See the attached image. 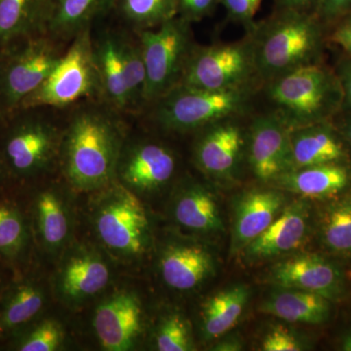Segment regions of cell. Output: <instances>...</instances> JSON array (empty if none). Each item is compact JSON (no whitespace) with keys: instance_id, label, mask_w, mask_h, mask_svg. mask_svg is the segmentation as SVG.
I'll return each mask as SVG.
<instances>
[{"instance_id":"cell-1","label":"cell","mask_w":351,"mask_h":351,"mask_svg":"<svg viewBox=\"0 0 351 351\" xmlns=\"http://www.w3.org/2000/svg\"><path fill=\"white\" fill-rule=\"evenodd\" d=\"M71 113L60 152L64 174L83 191L107 186L125 145L123 114L101 100L78 104Z\"/></svg>"},{"instance_id":"cell-9","label":"cell","mask_w":351,"mask_h":351,"mask_svg":"<svg viewBox=\"0 0 351 351\" xmlns=\"http://www.w3.org/2000/svg\"><path fill=\"white\" fill-rule=\"evenodd\" d=\"M46 108H29L9 132L4 157L15 174L31 176L46 169L61 152L64 128L46 115Z\"/></svg>"},{"instance_id":"cell-2","label":"cell","mask_w":351,"mask_h":351,"mask_svg":"<svg viewBox=\"0 0 351 351\" xmlns=\"http://www.w3.org/2000/svg\"><path fill=\"white\" fill-rule=\"evenodd\" d=\"M253 43L258 80L267 84L290 71L317 63L322 32L314 14L279 9L246 32Z\"/></svg>"},{"instance_id":"cell-5","label":"cell","mask_w":351,"mask_h":351,"mask_svg":"<svg viewBox=\"0 0 351 351\" xmlns=\"http://www.w3.org/2000/svg\"><path fill=\"white\" fill-rule=\"evenodd\" d=\"M253 94L254 88L215 91L179 84L149 108L163 130L188 133L243 115Z\"/></svg>"},{"instance_id":"cell-25","label":"cell","mask_w":351,"mask_h":351,"mask_svg":"<svg viewBox=\"0 0 351 351\" xmlns=\"http://www.w3.org/2000/svg\"><path fill=\"white\" fill-rule=\"evenodd\" d=\"M174 205L176 221L186 230L201 234L223 230L219 207L211 191L198 184L182 189Z\"/></svg>"},{"instance_id":"cell-45","label":"cell","mask_w":351,"mask_h":351,"mask_svg":"<svg viewBox=\"0 0 351 351\" xmlns=\"http://www.w3.org/2000/svg\"><path fill=\"white\" fill-rule=\"evenodd\" d=\"M343 133L346 140L351 145V117L346 120V123L343 124Z\"/></svg>"},{"instance_id":"cell-12","label":"cell","mask_w":351,"mask_h":351,"mask_svg":"<svg viewBox=\"0 0 351 351\" xmlns=\"http://www.w3.org/2000/svg\"><path fill=\"white\" fill-rule=\"evenodd\" d=\"M235 119L200 129L193 158L201 172L218 182L234 181L246 154L247 133Z\"/></svg>"},{"instance_id":"cell-40","label":"cell","mask_w":351,"mask_h":351,"mask_svg":"<svg viewBox=\"0 0 351 351\" xmlns=\"http://www.w3.org/2000/svg\"><path fill=\"white\" fill-rule=\"evenodd\" d=\"M338 76L343 89V107L351 112V60L343 61L341 64Z\"/></svg>"},{"instance_id":"cell-43","label":"cell","mask_w":351,"mask_h":351,"mask_svg":"<svg viewBox=\"0 0 351 351\" xmlns=\"http://www.w3.org/2000/svg\"><path fill=\"white\" fill-rule=\"evenodd\" d=\"M279 9L309 12L311 7H315L317 0H276Z\"/></svg>"},{"instance_id":"cell-7","label":"cell","mask_w":351,"mask_h":351,"mask_svg":"<svg viewBox=\"0 0 351 351\" xmlns=\"http://www.w3.org/2000/svg\"><path fill=\"white\" fill-rule=\"evenodd\" d=\"M191 25L177 16L156 29L135 31L142 44L147 71L145 110L181 83L195 45Z\"/></svg>"},{"instance_id":"cell-20","label":"cell","mask_w":351,"mask_h":351,"mask_svg":"<svg viewBox=\"0 0 351 351\" xmlns=\"http://www.w3.org/2000/svg\"><path fill=\"white\" fill-rule=\"evenodd\" d=\"M94 51L100 80L101 101L122 114L131 113L119 31L108 29L101 32L94 38Z\"/></svg>"},{"instance_id":"cell-22","label":"cell","mask_w":351,"mask_h":351,"mask_svg":"<svg viewBox=\"0 0 351 351\" xmlns=\"http://www.w3.org/2000/svg\"><path fill=\"white\" fill-rule=\"evenodd\" d=\"M295 169L345 162L348 152L326 121L290 130Z\"/></svg>"},{"instance_id":"cell-37","label":"cell","mask_w":351,"mask_h":351,"mask_svg":"<svg viewBox=\"0 0 351 351\" xmlns=\"http://www.w3.org/2000/svg\"><path fill=\"white\" fill-rule=\"evenodd\" d=\"M263 0H219L225 8L228 20L250 32L256 24L255 16Z\"/></svg>"},{"instance_id":"cell-16","label":"cell","mask_w":351,"mask_h":351,"mask_svg":"<svg viewBox=\"0 0 351 351\" xmlns=\"http://www.w3.org/2000/svg\"><path fill=\"white\" fill-rule=\"evenodd\" d=\"M176 167L175 154L169 147L159 143L144 141L123 147L117 174L130 188L151 191L162 188L169 182L174 177Z\"/></svg>"},{"instance_id":"cell-19","label":"cell","mask_w":351,"mask_h":351,"mask_svg":"<svg viewBox=\"0 0 351 351\" xmlns=\"http://www.w3.org/2000/svg\"><path fill=\"white\" fill-rule=\"evenodd\" d=\"M216 263L213 254L202 245H170L160 258L163 280L170 288L191 291L213 276Z\"/></svg>"},{"instance_id":"cell-30","label":"cell","mask_w":351,"mask_h":351,"mask_svg":"<svg viewBox=\"0 0 351 351\" xmlns=\"http://www.w3.org/2000/svg\"><path fill=\"white\" fill-rule=\"evenodd\" d=\"M133 31L156 29L178 16V0H115L114 8Z\"/></svg>"},{"instance_id":"cell-10","label":"cell","mask_w":351,"mask_h":351,"mask_svg":"<svg viewBox=\"0 0 351 351\" xmlns=\"http://www.w3.org/2000/svg\"><path fill=\"white\" fill-rule=\"evenodd\" d=\"M96 218V228L104 244L122 255L144 251L149 232L145 208L132 191L119 186L113 189Z\"/></svg>"},{"instance_id":"cell-18","label":"cell","mask_w":351,"mask_h":351,"mask_svg":"<svg viewBox=\"0 0 351 351\" xmlns=\"http://www.w3.org/2000/svg\"><path fill=\"white\" fill-rule=\"evenodd\" d=\"M350 166L334 162L291 171L270 186L304 199L324 200L337 197L350 188Z\"/></svg>"},{"instance_id":"cell-8","label":"cell","mask_w":351,"mask_h":351,"mask_svg":"<svg viewBox=\"0 0 351 351\" xmlns=\"http://www.w3.org/2000/svg\"><path fill=\"white\" fill-rule=\"evenodd\" d=\"M250 34L241 40L212 45L195 44L181 83L199 89L226 90L255 88L260 83Z\"/></svg>"},{"instance_id":"cell-27","label":"cell","mask_w":351,"mask_h":351,"mask_svg":"<svg viewBox=\"0 0 351 351\" xmlns=\"http://www.w3.org/2000/svg\"><path fill=\"white\" fill-rule=\"evenodd\" d=\"M318 232L321 243L329 253L339 258H351L350 186L323 210Z\"/></svg>"},{"instance_id":"cell-11","label":"cell","mask_w":351,"mask_h":351,"mask_svg":"<svg viewBox=\"0 0 351 351\" xmlns=\"http://www.w3.org/2000/svg\"><path fill=\"white\" fill-rule=\"evenodd\" d=\"M246 156L254 176L269 186L295 170L290 130L274 112L258 115L252 121Z\"/></svg>"},{"instance_id":"cell-4","label":"cell","mask_w":351,"mask_h":351,"mask_svg":"<svg viewBox=\"0 0 351 351\" xmlns=\"http://www.w3.org/2000/svg\"><path fill=\"white\" fill-rule=\"evenodd\" d=\"M91 100H101V86L92 27H88L69 41L50 75L23 101L19 112L36 108L64 110Z\"/></svg>"},{"instance_id":"cell-39","label":"cell","mask_w":351,"mask_h":351,"mask_svg":"<svg viewBox=\"0 0 351 351\" xmlns=\"http://www.w3.org/2000/svg\"><path fill=\"white\" fill-rule=\"evenodd\" d=\"M351 12V0H317L314 15L319 20L335 21Z\"/></svg>"},{"instance_id":"cell-44","label":"cell","mask_w":351,"mask_h":351,"mask_svg":"<svg viewBox=\"0 0 351 351\" xmlns=\"http://www.w3.org/2000/svg\"><path fill=\"white\" fill-rule=\"evenodd\" d=\"M341 350L351 351V330L346 332L341 339Z\"/></svg>"},{"instance_id":"cell-24","label":"cell","mask_w":351,"mask_h":351,"mask_svg":"<svg viewBox=\"0 0 351 351\" xmlns=\"http://www.w3.org/2000/svg\"><path fill=\"white\" fill-rule=\"evenodd\" d=\"M115 0H50L47 32L69 43L78 32L114 8Z\"/></svg>"},{"instance_id":"cell-21","label":"cell","mask_w":351,"mask_h":351,"mask_svg":"<svg viewBox=\"0 0 351 351\" xmlns=\"http://www.w3.org/2000/svg\"><path fill=\"white\" fill-rule=\"evenodd\" d=\"M261 313L297 324L319 325L331 314V302L299 289L274 287L260 306Z\"/></svg>"},{"instance_id":"cell-32","label":"cell","mask_w":351,"mask_h":351,"mask_svg":"<svg viewBox=\"0 0 351 351\" xmlns=\"http://www.w3.org/2000/svg\"><path fill=\"white\" fill-rule=\"evenodd\" d=\"M38 218L43 241L50 248L64 243L69 232V221L63 203L53 191H44L38 196Z\"/></svg>"},{"instance_id":"cell-38","label":"cell","mask_w":351,"mask_h":351,"mask_svg":"<svg viewBox=\"0 0 351 351\" xmlns=\"http://www.w3.org/2000/svg\"><path fill=\"white\" fill-rule=\"evenodd\" d=\"M219 0H178V17L186 22H200L211 15Z\"/></svg>"},{"instance_id":"cell-3","label":"cell","mask_w":351,"mask_h":351,"mask_svg":"<svg viewBox=\"0 0 351 351\" xmlns=\"http://www.w3.org/2000/svg\"><path fill=\"white\" fill-rule=\"evenodd\" d=\"M265 87L274 114L289 130L325 122L343 106L339 76L318 63L294 69Z\"/></svg>"},{"instance_id":"cell-42","label":"cell","mask_w":351,"mask_h":351,"mask_svg":"<svg viewBox=\"0 0 351 351\" xmlns=\"http://www.w3.org/2000/svg\"><path fill=\"white\" fill-rule=\"evenodd\" d=\"M332 40L341 46L351 56V18L332 32Z\"/></svg>"},{"instance_id":"cell-31","label":"cell","mask_w":351,"mask_h":351,"mask_svg":"<svg viewBox=\"0 0 351 351\" xmlns=\"http://www.w3.org/2000/svg\"><path fill=\"white\" fill-rule=\"evenodd\" d=\"M40 289L24 284L16 289L0 313V332L10 331L31 321L43 308Z\"/></svg>"},{"instance_id":"cell-23","label":"cell","mask_w":351,"mask_h":351,"mask_svg":"<svg viewBox=\"0 0 351 351\" xmlns=\"http://www.w3.org/2000/svg\"><path fill=\"white\" fill-rule=\"evenodd\" d=\"M50 0H0V48L48 34Z\"/></svg>"},{"instance_id":"cell-34","label":"cell","mask_w":351,"mask_h":351,"mask_svg":"<svg viewBox=\"0 0 351 351\" xmlns=\"http://www.w3.org/2000/svg\"><path fill=\"white\" fill-rule=\"evenodd\" d=\"M25 241L24 221L12 206L0 204V253L14 257L22 250Z\"/></svg>"},{"instance_id":"cell-28","label":"cell","mask_w":351,"mask_h":351,"mask_svg":"<svg viewBox=\"0 0 351 351\" xmlns=\"http://www.w3.org/2000/svg\"><path fill=\"white\" fill-rule=\"evenodd\" d=\"M110 280V269L100 258L80 255L71 258L62 276V290L71 299H84L98 294Z\"/></svg>"},{"instance_id":"cell-26","label":"cell","mask_w":351,"mask_h":351,"mask_svg":"<svg viewBox=\"0 0 351 351\" xmlns=\"http://www.w3.org/2000/svg\"><path fill=\"white\" fill-rule=\"evenodd\" d=\"M250 289L235 284L210 297L202 307V332L206 341H214L232 331L243 314Z\"/></svg>"},{"instance_id":"cell-17","label":"cell","mask_w":351,"mask_h":351,"mask_svg":"<svg viewBox=\"0 0 351 351\" xmlns=\"http://www.w3.org/2000/svg\"><path fill=\"white\" fill-rule=\"evenodd\" d=\"M94 327L104 350H131L142 330V306L137 295L119 292L97 307Z\"/></svg>"},{"instance_id":"cell-6","label":"cell","mask_w":351,"mask_h":351,"mask_svg":"<svg viewBox=\"0 0 351 351\" xmlns=\"http://www.w3.org/2000/svg\"><path fill=\"white\" fill-rule=\"evenodd\" d=\"M66 43L49 34L14 41L0 48V113L19 112L66 52Z\"/></svg>"},{"instance_id":"cell-33","label":"cell","mask_w":351,"mask_h":351,"mask_svg":"<svg viewBox=\"0 0 351 351\" xmlns=\"http://www.w3.org/2000/svg\"><path fill=\"white\" fill-rule=\"evenodd\" d=\"M156 348L160 351L195 350L191 327L180 313L166 316L157 329Z\"/></svg>"},{"instance_id":"cell-41","label":"cell","mask_w":351,"mask_h":351,"mask_svg":"<svg viewBox=\"0 0 351 351\" xmlns=\"http://www.w3.org/2000/svg\"><path fill=\"white\" fill-rule=\"evenodd\" d=\"M244 350V341L237 334H226L212 346V351H240Z\"/></svg>"},{"instance_id":"cell-13","label":"cell","mask_w":351,"mask_h":351,"mask_svg":"<svg viewBox=\"0 0 351 351\" xmlns=\"http://www.w3.org/2000/svg\"><path fill=\"white\" fill-rule=\"evenodd\" d=\"M267 281L274 287L299 289L326 298L330 302L345 294V278L336 265L323 256L300 254L272 265Z\"/></svg>"},{"instance_id":"cell-29","label":"cell","mask_w":351,"mask_h":351,"mask_svg":"<svg viewBox=\"0 0 351 351\" xmlns=\"http://www.w3.org/2000/svg\"><path fill=\"white\" fill-rule=\"evenodd\" d=\"M120 50L123 60L124 73L131 114L140 113L145 110V87H147V71L142 44L137 32L119 31Z\"/></svg>"},{"instance_id":"cell-14","label":"cell","mask_w":351,"mask_h":351,"mask_svg":"<svg viewBox=\"0 0 351 351\" xmlns=\"http://www.w3.org/2000/svg\"><path fill=\"white\" fill-rule=\"evenodd\" d=\"M311 232V204L301 198L286 204L278 217L243 251L244 261L256 263L298 250Z\"/></svg>"},{"instance_id":"cell-35","label":"cell","mask_w":351,"mask_h":351,"mask_svg":"<svg viewBox=\"0 0 351 351\" xmlns=\"http://www.w3.org/2000/svg\"><path fill=\"white\" fill-rule=\"evenodd\" d=\"M64 335L59 323L45 320L20 343L21 351H54L62 345Z\"/></svg>"},{"instance_id":"cell-36","label":"cell","mask_w":351,"mask_h":351,"mask_svg":"<svg viewBox=\"0 0 351 351\" xmlns=\"http://www.w3.org/2000/svg\"><path fill=\"white\" fill-rule=\"evenodd\" d=\"M308 343L299 334L287 327H272L263 339L261 350L263 351H301L306 350Z\"/></svg>"},{"instance_id":"cell-15","label":"cell","mask_w":351,"mask_h":351,"mask_svg":"<svg viewBox=\"0 0 351 351\" xmlns=\"http://www.w3.org/2000/svg\"><path fill=\"white\" fill-rule=\"evenodd\" d=\"M286 204L283 191L271 186L249 189L240 195L233 208L230 255H240L274 223Z\"/></svg>"}]
</instances>
